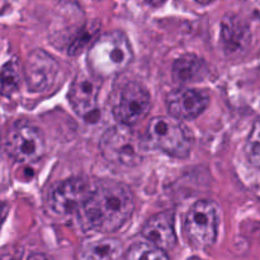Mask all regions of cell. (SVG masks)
I'll return each instance as SVG.
<instances>
[{"mask_svg":"<svg viewBox=\"0 0 260 260\" xmlns=\"http://www.w3.org/2000/svg\"><path fill=\"white\" fill-rule=\"evenodd\" d=\"M84 222L99 233H114L131 218L134 197L128 187L118 182L101 183L81 207Z\"/></svg>","mask_w":260,"mask_h":260,"instance_id":"1","label":"cell"},{"mask_svg":"<svg viewBox=\"0 0 260 260\" xmlns=\"http://www.w3.org/2000/svg\"><path fill=\"white\" fill-rule=\"evenodd\" d=\"M134 58L131 43L119 30L108 32L96 38L88 53L91 73L99 78H109L122 73Z\"/></svg>","mask_w":260,"mask_h":260,"instance_id":"2","label":"cell"},{"mask_svg":"<svg viewBox=\"0 0 260 260\" xmlns=\"http://www.w3.org/2000/svg\"><path fill=\"white\" fill-rule=\"evenodd\" d=\"M149 141L131 129L128 124L119 123L107 129L101 137L99 147L106 160L121 167H136L144 161Z\"/></svg>","mask_w":260,"mask_h":260,"instance_id":"3","label":"cell"},{"mask_svg":"<svg viewBox=\"0 0 260 260\" xmlns=\"http://www.w3.org/2000/svg\"><path fill=\"white\" fill-rule=\"evenodd\" d=\"M146 139L151 146L170 156L184 159L190 154L193 136L175 117H155L147 127Z\"/></svg>","mask_w":260,"mask_h":260,"instance_id":"4","label":"cell"},{"mask_svg":"<svg viewBox=\"0 0 260 260\" xmlns=\"http://www.w3.org/2000/svg\"><path fill=\"white\" fill-rule=\"evenodd\" d=\"M184 230L188 239L198 249L210 248L217 238L218 212L211 201H198L185 216Z\"/></svg>","mask_w":260,"mask_h":260,"instance_id":"5","label":"cell"},{"mask_svg":"<svg viewBox=\"0 0 260 260\" xmlns=\"http://www.w3.org/2000/svg\"><path fill=\"white\" fill-rule=\"evenodd\" d=\"M7 149L17 161H37L45 154V137L37 127L18 123L8 134Z\"/></svg>","mask_w":260,"mask_h":260,"instance_id":"6","label":"cell"},{"mask_svg":"<svg viewBox=\"0 0 260 260\" xmlns=\"http://www.w3.org/2000/svg\"><path fill=\"white\" fill-rule=\"evenodd\" d=\"M151 109V96L139 83H128L119 91L118 99L113 107V114L119 123H139Z\"/></svg>","mask_w":260,"mask_h":260,"instance_id":"7","label":"cell"},{"mask_svg":"<svg viewBox=\"0 0 260 260\" xmlns=\"http://www.w3.org/2000/svg\"><path fill=\"white\" fill-rule=\"evenodd\" d=\"M91 192L93 190H90L88 183L81 178H71L65 180L56 185L51 192V210L62 216L80 211Z\"/></svg>","mask_w":260,"mask_h":260,"instance_id":"8","label":"cell"},{"mask_svg":"<svg viewBox=\"0 0 260 260\" xmlns=\"http://www.w3.org/2000/svg\"><path fill=\"white\" fill-rule=\"evenodd\" d=\"M58 63L53 56L43 50H35L24 62V78L28 89L32 91L47 90L55 83Z\"/></svg>","mask_w":260,"mask_h":260,"instance_id":"9","label":"cell"},{"mask_svg":"<svg viewBox=\"0 0 260 260\" xmlns=\"http://www.w3.org/2000/svg\"><path fill=\"white\" fill-rule=\"evenodd\" d=\"M95 74L79 73L73 80L69 90V102L74 111L81 117H86L96 109L101 80Z\"/></svg>","mask_w":260,"mask_h":260,"instance_id":"10","label":"cell"},{"mask_svg":"<svg viewBox=\"0 0 260 260\" xmlns=\"http://www.w3.org/2000/svg\"><path fill=\"white\" fill-rule=\"evenodd\" d=\"M210 103L207 93L197 89H178L168 96V111L178 119H194Z\"/></svg>","mask_w":260,"mask_h":260,"instance_id":"11","label":"cell"},{"mask_svg":"<svg viewBox=\"0 0 260 260\" xmlns=\"http://www.w3.org/2000/svg\"><path fill=\"white\" fill-rule=\"evenodd\" d=\"M142 236L149 243L170 250L177 244V235L173 225V216L170 213H157L147 220L142 228Z\"/></svg>","mask_w":260,"mask_h":260,"instance_id":"12","label":"cell"},{"mask_svg":"<svg viewBox=\"0 0 260 260\" xmlns=\"http://www.w3.org/2000/svg\"><path fill=\"white\" fill-rule=\"evenodd\" d=\"M123 253V244L114 238L86 240L79 250V260H118Z\"/></svg>","mask_w":260,"mask_h":260,"instance_id":"13","label":"cell"},{"mask_svg":"<svg viewBox=\"0 0 260 260\" xmlns=\"http://www.w3.org/2000/svg\"><path fill=\"white\" fill-rule=\"evenodd\" d=\"M207 73L205 62L202 58L193 53H185L180 56L173 63L172 75L178 84H189L194 81H201Z\"/></svg>","mask_w":260,"mask_h":260,"instance_id":"14","label":"cell"},{"mask_svg":"<svg viewBox=\"0 0 260 260\" xmlns=\"http://www.w3.org/2000/svg\"><path fill=\"white\" fill-rule=\"evenodd\" d=\"M221 40L228 52L235 53L236 51H241L249 41L248 28L244 27L243 23L239 22L236 18L226 19L222 22Z\"/></svg>","mask_w":260,"mask_h":260,"instance_id":"15","label":"cell"},{"mask_svg":"<svg viewBox=\"0 0 260 260\" xmlns=\"http://www.w3.org/2000/svg\"><path fill=\"white\" fill-rule=\"evenodd\" d=\"M126 260H169L167 250L151 243L135 244L127 251Z\"/></svg>","mask_w":260,"mask_h":260,"instance_id":"16","label":"cell"},{"mask_svg":"<svg viewBox=\"0 0 260 260\" xmlns=\"http://www.w3.org/2000/svg\"><path fill=\"white\" fill-rule=\"evenodd\" d=\"M20 84V74L18 66L9 61L3 66L2 70V93L4 96H10L18 90Z\"/></svg>","mask_w":260,"mask_h":260,"instance_id":"17","label":"cell"},{"mask_svg":"<svg viewBox=\"0 0 260 260\" xmlns=\"http://www.w3.org/2000/svg\"><path fill=\"white\" fill-rule=\"evenodd\" d=\"M245 155L249 162L255 168H260V122L254 126L245 145Z\"/></svg>","mask_w":260,"mask_h":260,"instance_id":"18","label":"cell"},{"mask_svg":"<svg viewBox=\"0 0 260 260\" xmlns=\"http://www.w3.org/2000/svg\"><path fill=\"white\" fill-rule=\"evenodd\" d=\"M28 260H55L52 258V256H48L46 255V254H42V253H35L32 254V255L28 258Z\"/></svg>","mask_w":260,"mask_h":260,"instance_id":"19","label":"cell"},{"mask_svg":"<svg viewBox=\"0 0 260 260\" xmlns=\"http://www.w3.org/2000/svg\"><path fill=\"white\" fill-rule=\"evenodd\" d=\"M22 259V253H9L3 254L2 260H20Z\"/></svg>","mask_w":260,"mask_h":260,"instance_id":"20","label":"cell"},{"mask_svg":"<svg viewBox=\"0 0 260 260\" xmlns=\"http://www.w3.org/2000/svg\"><path fill=\"white\" fill-rule=\"evenodd\" d=\"M145 2H146L147 4L152 5V7H159V5H161L165 0H145Z\"/></svg>","mask_w":260,"mask_h":260,"instance_id":"21","label":"cell"},{"mask_svg":"<svg viewBox=\"0 0 260 260\" xmlns=\"http://www.w3.org/2000/svg\"><path fill=\"white\" fill-rule=\"evenodd\" d=\"M197 3H200V4H210V3H212L213 0H196Z\"/></svg>","mask_w":260,"mask_h":260,"instance_id":"22","label":"cell"}]
</instances>
